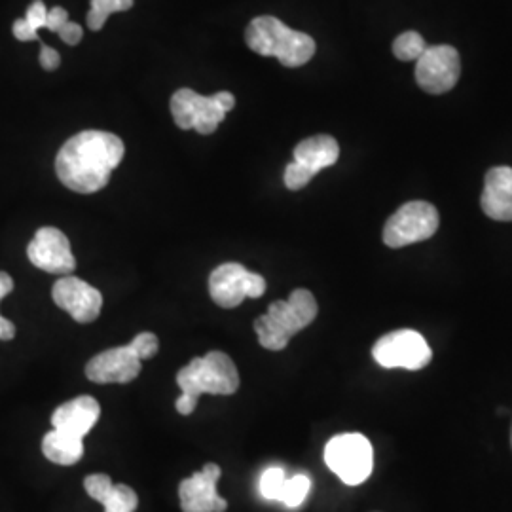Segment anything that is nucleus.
Masks as SVG:
<instances>
[{
  "instance_id": "nucleus-22",
  "label": "nucleus",
  "mask_w": 512,
  "mask_h": 512,
  "mask_svg": "<svg viewBox=\"0 0 512 512\" xmlns=\"http://www.w3.org/2000/svg\"><path fill=\"white\" fill-rule=\"evenodd\" d=\"M425 50H427V44L420 33H416V31H406L403 35L395 38V42H393V54L401 61L420 59Z\"/></svg>"
},
{
  "instance_id": "nucleus-31",
  "label": "nucleus",
  "mask_w": 512,
  "mask_h": 512,
  "mask_svg": "<svg viewBox=\"0 0 512 512\" xmlns=\"http://www.w3.org/2000/svg\"><path fill=\"white\" fill-rule=\"evenodd\" d=\"M59 63H61L59 52L54 50V48H50V46H46V44H42V48H40V65H42V69L55 71L59 67Z\"/></svg>"
},
{
  "instance_id": "nucleus-12",
  "label": "nucleus",
  "mask_w": 512,
  "mask_h": 512,
  "mask_svg": "<svg viewBox=\"0 0 512 512\" xmlns=\"http://www.w3.org/2000/svg\"><path fill=\"white\" fill-rule=\"evenodd\" d=\"M52 298L55 304L61 310L67 311L76 323H84V325L93 323L103 308V294L90 283L74 275H63L59 281H55Z\"/></svg>"
},
{
  "instance_id": "nucleus-21",
  "label": "nucleus",
  "mask_w": 512,
  "mask_h": 512,
  "mask_svg": "<svg viewBox=\"0 0 512 512\" xmlns=\"http://www.w3.org/2000/svg\"><path fill=\"white\" fill-rule=\"evenodd\" d=\"M101 505L105 512H135L139 507V497L128 484H114Z\"/></svg>"
},
{
  "instance_id": "nucleus-5",
  "label": "nucleus",
  "mask_w": 512,
  "mask_h": 512,
  "mask_svg": "<svg viewBox=\"0 0 512 512\" xmlns=\"http://www.w3.org/2000/svg\"><path fill=\"white\" fill-rule=\"evenodd\" d=\"M236 97L230 92H219L209 97L183 88L171 97V114L181 129H196L202 135L215 133L226 114L234 109Z\"/></svg>"
},
{
  "instance_id": "nucleus-17",
  "label": "nucleus",
  "mask_w": 512,
  "mask_h": 512,
  "mask_svg": "<svg viewBox=\"0 0 512 512\" xmlns=\"http://www.w3.org/2000/svg\"><path fill=\"white\" fill-rule=\"evenodd\" d=\"M340 158L338 141L330 135H313L294 148V162L310 169L313 175L336 164Z\"/></svg>"
},
{
  "instance_id": "nucleus-29",
  "label": "nucleus",
  "mask_w": 512,
  "mask_h": 512,
  "mask_svg": "<svg viewBox=\"0 0 512 512\" xmlns=\"http://www.w3.org/2000/svg\"><path fill=\"white\" fill-rule=\"evenodd\" d=\"M57 35H59V38H61L65 44L76 46V44L82 40V37H84V31H82V27H80L78 23L67 21V23L57 31Z\"/></svg>"
},
{
  "instance_id": "nucleus-4",
  "label": "nucleus",
  "mask_w": 512,
  "mask_h": 512,
  "mask_svg": "<svg viewBox=\"0 0 512 512\" xmlns=\"http://www.w3.org/2000/svg\"><path fill=\"white\" fill-rule=\"evenodd\" d=\"M247 46L258 55L275 57L285 67H302L315 55V40L272 16L253 19L245 31Z\"/></svg>"
},
{
  "instance_id": "nucleus-26",
  "label": "nucleus",
  "mask_w": 512,
  "mask_h": 512,
  "mask_svg": "<svg viewBox=\"0 0 512 512\" xmlns=\"http://www.w3.org/2000/svg\"><path fill=\"white\" fill-rule=\"evenodd\" d=\"M112 486H114V482L110 480V476L103 475V473H97V475H90L84 478V490L97 503H103V499L109 495Z\"/></svg>"
},
{
  "instance_id": "nucleus-1",
  "label": "nucleus",
  "mask_w": 512,
  "mask_h": 512,
  "mask_svg": "<svg viewBox=\"0 0 512 512\" xmlns=\"http://www.w3.org/2000/svg\"><path fill=\"white\" fill-rule=\"evenodd\" d=\"M126 147L122 139L109 131L88 129L71 137L55 158L59 181L78 194L103 190L112 171L120 165Z\"/></svg>"
},
{
  "instance_id": "nucleus-10",
  "label": "nucleus",
  "mask_w": 512,
  "mask_h": 512,
  "mask_svg": "<svg viewBox=\"0 0 512 512\" xmlns=\"http://www.w3.org/2000/svg\"><path fill=\"white\" fill-rule=\"evenodd\" d=\"M459 74L461 59L458 50L452 46H427V50L418 59L416 80L423 92L435 95L450 92L458 84Z\"/></svg>"
},
{
  "instance_id": "nucleus-18",
  "label": "nucleus",
  "mask_w": 512,
  "mask_h": 512,
  "mask_svg": "<svg viewBox=\"0 0 512 512\" xmlns=\"http://www.w3.org/2000/svg\"><path fill=\"white\" fill-rule=\"evenodd\" d=\"M42 454L55 465L71 467L84 456V439L59 429H52L42 439Z\"/></svg>"
},
{
  "instance_id": "nucleus-19",
  "label": "nucleus",
  "mask_w": 512,
  "mask_h": 512,
  "mask_svg": "<svg viewBox=\"0 0 512 512\" xmlns=\"http://www.w3.org/2000/svg\"><path fill=\"white\" fill-rule=\"evenodd\" d=\"M88 12V27L92 31H101L112 14L128 12L133 6V0H92Z\"/></svg>"
},
{
  "instance_id": "nucleus-27",
  "label": "nucleus",
  "mask_w": 512,
  "mask_h": 512,
  "mask_svg": "<svg viewBox=\"0 0 512 512\" xmlns=\"http://www.w3.org/2000/svg\"><path fill=\"white\" fill-rule=\"evenodd\" d=\"M313 177H315V175L311 173L310 169H306L304 165L296 164L293 160L291 164L285 167L283 181H285V186H287L289 190H300V188H304L306 184L310 183Z\"/></svg>"
},
{
  "instance_id": "nucleus-6",
  "label": "nucleus",
  "mask_w": 512,
  "mask_h": 512,
  "mask_svg": "<svg viewBox=\"0 0 512 512\" xmlns=\"http://www.w3.org/2000/svg\"><path fill=\"white\" fill-rule=\"evenodd\" d=\"M327 467L348 486L363 484L372 475L374 452L372 444L361 433L336 435L325 446Z\"/></svg>"
},
{
  "instance_id": "nucleus-24",
  "label": "nucleus",
  "mask_w": 512,
  "mask_h": 512,
  "mask_svg": "<svg viewBox=\"0 0 512 512\" xmlns=\"http://www.w3.org/2000/svg\"><path fill=\"white\" fill-rule=\"evenodd\" d=\"M12 291H14V279L6 272H0V302ZM14 336H16V325L0 315V340L8 342V340H14Z\"/></svg>"
},
{
  "instance_id": "nucleus-11",
  "label": "nucleus",
  "mask_w": 512,
  "mask_h": 512,
  "mask_svg": "<svg viewBox=\"0 0 512 512\" xmlns=\"http://www.w3.org/2000/svg\"><path fill=\"white\" fill-rule=\"evenodd\" d=\"M27 256L38 270L55 275H71L76 270V258L71 241L54 226L40 228L27 247Z\"/></svg>"
},
{
  "instance_id": "nucleus-9",
  "label": "nucleus",
  "mask_w": 512,
  "mask_h": 512,
  "mask_svg": "<svg viewBox=\"0 0 512 512\" xmlns=\"http://www.w3.org/2000/svg\"><path fill=\"white\" fill-rule=\"evenodd\" d=\"M372 357L384 368L421 370L431 363L433 351L420 332L403 329L382 336L372 348Z\"/></svg>"
},
{
  "instance_id": "nucleus-25",
  "label": "nucleus",
  "mask_w": 512,
  "mask_h": 512,
  "mask_svg": "<svg viewBox=\"0 0 512 512\" xmlns=\"http://www.w3.org/2000/svg\"><path fill=\"white\" fill-rule=\"evenodd\" d=\"M129 348L137 353V357H139L141 361H147V359H152V357L158 353L160 342H158V336H156V334H152V332H141V334H137V336L129 342Z\"/></svg>"
},
{
  "instance_id": "nucleus-13",
  "label": "nucleus",
  "mask_w": 512,
  "mask_h": 512,
  "mask_svg": "<svg viewBox=\"0 0 512 512\" xmlns=\"http://www.w3.org/2000/svg\"><path fill=\"white\" fill-rule=\"evenodd\" d=\"M219 465L207 463L196 475L184 478L179 486V499L183 512H224L228 509V501L217 492L220 480Z\"/></svg>"
},
{
  "instance_id": "nucleus-28",
  "label": "nucleus",
  "mask_w": 512,
  "mask_h": 512,
  "mask_svg": "<svg viewBox=\"0 0 512 512\" xmlns=\"http://www.w3.org/2000/svg\"><path fill=\"white\" fill-rule=\"evenodd\" d=\"M46 18H48V8H46V4H44L42 0H35V2L29 6V10H27L25 21H27L35 31H40V29L46 27Z\"/></svg>"
},
{
  "instance_id": "nucleus-14",
  "label": "nucleus",
  "mask_w": 512,
  "mask_h": 512,
  "mask_svg": "<svg viewBox=\"0 0 512 512\" xmlns=\"http://www.w3.org/2000/svg\"><path fill=\"white\" fill-rule=\"evenodd\" d=\"M141 372V359L128 346L107 349L86 365V376L93 384H129Z\"/></svg>"
},
{
  "instance_id": "nucleus-32",
  "label": "nucleus",
  "mask_w": 512,
  "mask_h": 512,
  "mask_svg": "<svg viewBox=\"0 0 512 512\" xmlns=\"http://www.w3.org/2000/svg\"><path fill=\"white\" fill-rule=\"evenodd\" d=\"M14 37L18 38V40H21V42H33V40H40V37H38V31H35L27 21H25V18L18 19L16 23H14Z\"/></svg>"
},
{
  "instance_id": "nucleus-15",
  "label": "nucleus",
  "mask_w": 512,
  "mask_h": 512,
  "mask_svg": "<svg viewBox=\"0 0 512 512\" xmlns=\"http://www.w3.org/2000/svg\"><path fill=\"white\" fill-rule=\"evenodd\" d=\"M99 418H101V404L90 395H82L69 403L57 406L52 414V425L54 429L84 439L95 427Z\"/></svg>"
},
{
  "instance_id": "nucleus-33",
  "label": "nucleus",
  "mask_w": 512,
  "mask_h": 512,
  "mask_svg": "<svg viewBox=\"0 0 512 512\" xmlns=\"http://www.w3.org/2000/svg\"><path fill=\"white\" fill-rule=\"evenodd\" d=\"M511 446H512V429H511Z\"/></svg>"
},
{
  "instance_id": "nucleus-7",
  "label": "nucleus",
  "mask_w": 512,
  "mask_h": 512,
  "mask_svg": "<svg viewBox=\"0 0 512 512\" xmlns=\"http://www.w3.org/2000/svg\"><path fill=\"white\" fill-rule=\"evenodd\" d=\"M439 230V211L427 202L404 203L403 207L385 222L384 243L391 249L425 241Z\"/></svg>"
},
{
  "instance_id": "nucleus-3",
  "label": "nucleus",
  "mask_w": 512,
  "mask_h": 512,
  "mask_svg": "<svg viewBox=\"0 0 512 512\" xmlns=\"http://www.w3.org/2000/svg\"><path fill=\"white\" fill-rule=\"evenodd\" d=\"M317 300L306 289H296L287 300H277L268 313L255 321L258 342L264 349L281 351L287 348L294 334L310 327L317 317Z\"/></svg>"
},
{
  "instance_id": "nucleus-2",
  "label": "nucleus",
  "mask_w": 512,
  "mask_h": 512,
  "mask_svg": "<svg viewBox=\"0 0 512 512\" xmlns=\"http://www.w3.org/2000/svg\"><path fill=\"white\" fill-rule=\"evenodd\" d=\"M177 385L183 393L175 408L181 416H190L202 395H234L239 389V372L226 353L211 351L181 368Z\"/></svg>"
},
{
  "instance_id": "nucleus-30",
  "label": "nucleus",
  "mask_w": 512,
  "mask_h": 512,
  "mask_svg": "<svg viewBox=\"0 0 512 512\" xmlns=\"http://www.w3.org/2000/svg\"><path fill=\"white\" fill-rule=\"evenodd\" d=\"M67 21H69L67 10L61 8V6H54L52 10H48V18H46V27H44V29H48V31H52V33H57Z\"/></svg>"
},
{
  "instance_id": "nucleus-16",
  "label": "nucleus",
  "mask_w": 512,
  "mask_h": 512,
  "mask_svg": "<svg viewBox=\"0 0 512 512\" xmlns=\"http://www.w3.org/2000/svg\"><path fill=\"white\" fill-rule=\"evenodd\" d=\"M480 205H482V211L490 219L511 222L512 167L501 165V167H494V169L488 171Z\"/></svg>"
},
{
  "instance_id": "nucleus-23",
  "label": "nucleus",
  "mask_w": 512,
  "mask_h": 512,
  "mask_svg": "<svg viewBox=\"0 0 512 512\" xmlns=\"http://www.w3.org/2000/svg\"><path fill=\"white\" fill-rule=\"evenodd\" d=\"M285 480H287V475H285V471L281 467L266 469L262 476H260V494H262L264 499L277 501Z\"/></svg>"
},
{
  "instance_id": "nucleus-20",
  "label": "nucleus",
  "mask_w": 512,
  "mask_h": 512,
  "mask_svg": "<svg viewBox=\"0 0 512 512\" xmlns=\"http://www.w3.org/2000/svg\"><path fill=\"white\" fill-rule=\"evenodd\" d=\"M311 480L308 475H294L293 478H287L283 488H281V494L279 499L285 507L289 509H298L306 497L310 494Z\"/></svg>"
},
{
  "instance_id": "nucleus-8",
  "label": "nucleus",
  "mask_w": 512,
  "mask_h": 512,
  "mask_svg": "<svg viewBox=\"0 0 512 512\" xmlns=\"http://www.w3.org/2000/svg\"><path fill=\"white\" fill-rule=\"evenodd\" d=\"M264 293L266 279L238 262H226L209 275V294L224 310L238 308L245 298H260Z\"/></svg>"
}]
</instances>
